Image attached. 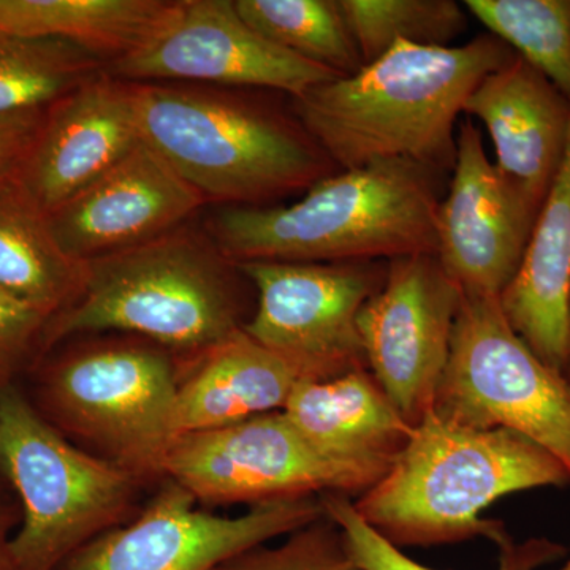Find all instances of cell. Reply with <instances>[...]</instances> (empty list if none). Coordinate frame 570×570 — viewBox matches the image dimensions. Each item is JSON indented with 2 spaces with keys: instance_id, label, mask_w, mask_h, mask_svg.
<instances>
[{
  "instance_id": "cell-8",
  "label": "cell",
  "mask_w": 570,
  "mask_h": 570,
  "mask_svg": "<svg viewBox=\"0 0 570 570\" xmlns=\"http://www.w3.org/2000/svg\"><path fill=\"white\" fill-rule=\"evenodd\" d=\"M431 411L456 426L515 431L570 472V382L517 335L497 296L461 292Z\"/></svg>"
},
{
  "instance_id": "cell-14",
  "label": "cell",
  "mask_w": 570,
  "mask_h": 570,
  "mask_svg": "<svg viewBox=\"0 0 570 570\" xmlns=\"http://www.w3.org/2000/svg\"><path fill=\"white\" fill-rule=\"evenodd\" d=\"M538 217L487 156L479 127L461 124L438 212L436 253L461 292L499 298L519 272Z\"/></svg>"
},
{
  "instance_id": "cell-5",
  "label": "cell",
  "mask_w": 570,
  "mask_h": 570,
  "mask_svg": "<svg viewBox=\"0 0 570 570\" xmlns=\"http://www.w3.org/2000/svg\"><path fill=\"white\" fill-rule=\"evenodd\" d=\"M235 264L186 228L85 264L80 295L48 322L47 351L82 333L121 332L197 358L243 328Z\"/></svg>"
},
{
  "instance_id": "cell-26",
  "label": "cell",
  "mask_w": 570,
  "mask_h": 570,
  "mask_svg": "<svg viewBox=\"0 0 570 570\" xmlns=\"http://www.w3.org/2000/svg\"><path fill=\"white\" fill-rule=\"evenodd\" d=\"M464 6L570 100V0H466Z\"/></svg>"
},
{
  "instance_id": "cell-15",
  "label": "cell",
  "mask_w": 570,
  "mask_h": 570,
  "mask_svg": "<svg viewBox=\"0 0 570 570\" xmlns=\"http://www.w3.org/2000/svg\"><path fill=\"white\" fill-rule=\"evenodd\" d=\"M204 205L205 198L140 141L48 219L63 253L86 264L170 234Z\"/></svg>"
},
{
  "instance_id": "cell-1",
  "label": "cell",
  "mask_w": 570,
  "mask_h": 570,
  "mask_svg": "<svg viewBox=\"0 0 570 570\" xmlns=\"http://www.w3.org/2000/svg\"><path fill=\"white\" fill-rule=\"evenodd\" d=\"M515 56L490 32L460 47L396 41L355 75L294 99L292 108L340 170L401 159L450 175L456 160V119L468 97Z\"/></svg>"
},
{
  "instance_id": "cell-31",
  "label": "cell",
  "mask_w": 570,
  "mask_h": 570,
  "mask_svg": "<svg viewBox=\"0 0 570 570\" xmlns=\"http://www.w3.org/2000/svg\"><path fill=\"white\" fill-rule=\"evenodd\" d=\"M11 512L0 493V570L14 569L13 551H11Z\"/></svg>"
},
{
  "instance_id": "cell-24",
  "label": "cell",
  "mask_w": 570,
  "mask_h": 570,
  "mask_svg": "<svg viewBox=\"0 0 570 570\" xmlns=\"http://www.w3.org/2000/svg\"><path fill=\"white\" fill-rule=\"evenodd\" d=\"M264 39L306 61L351 77L365 67L337 0H235Z\"/></svg>"
},
{
  "instance_id": "cell-35",
  "label": "cell",
  "mask_w": 570,
  "mask_h": 570,
  "mask_svg": "<svg viewBox=\"0 0 570 570\" xmlns=\"http://www.w3.org/2000/svg\"><path fill=\"white\" fill-rule=\"evenodd\" d=\"M560 570H570V560Z\"/></svg>"
},
{
  "instance_id": "cell-6",
  "label": "cell",
  "mask_w": 570,
  "mask_h": 570,
  "mask_svg": "<svg viewBox=\"0 0 570 570\" xmlns=\"http://www.w3.org/2000/svg\"><path fill=\"white\" fill-rule=\"evenodd\" d=\"M0 472L20 498L14 569L58 570L71 554L132 520L137 472L63 436L17 389L0 390Z\"/></svg>"
},
{
  "instance_id": "cell-30",
  "label": "cell",
  "mask_w": 570,
  "mask_h": 570,
  "mask_svg": "<svg viewBox=\"0 0 570 570\" xmlns=\"http://www.w3.org/2000/svg\"><path fill=\"white\" fill-rule=\"evenodd\" d=\"M43 111L0 115V154H24L39 132Z\"/></svg>"
},
{
  "instance_id": "cell-23",
  "label": "cell",
  "mask_w": 570,
  "mask_h": 570,
  "mask_svg": "<svg viewBox=\"0 0 570 570\" xmlns=\"http://www.w3.org/2000/svg\"><path fill=\"white\" fill-rule=\"evenodd\" d=\"M102 70V59L71 41L0 31V115L43 111Z\"/></svg>"
},
{
  "instance_id": "cell-17",
  "label": "cell",
  "mask_w": 570,
  "mask_h": 570,
  "mask_svg": "<svg viewBox=\"0 0 570 570\" xmlns=\"http://www.w3.org/2000/svg\"><path fill=\"white\" fill-rule=\"evenodd\" d=\"M464 112L485 124L499 174L540 214L568 151V97L517 55L479 82Z\"/></svg>"
},
{
  "instance_id": "cell-28",
  "label": "cell",
  "mask_w": 570,
  "mask_h": 570,
  "mask_svg": "<svg viewBox=\"0 0 570 570\" xmlns=\"http://www.w3.org/2000/svg\"><path fill=\"white\" fill-rule=\"evenodd\" d=\"M216 570H362L347 549L346 538L328 515L299 528L279 546L254 547Z\"/></svg>"
},
{
  "instance_id": "cell-3",
  "label": "cell",
  "mask_w": 570,
  "mask_h": 570,
  "mask_svg": "<svg viewBox=\"0 0 570 570\" xmlns=\"http://www.w3.org/2000/svg\"><path fill=\"white\" fill-rule=\"evenodd\" d=\"M568 483L564 464L531 439L504 428L452 425L430 411L384 478L352 502L397 549L474 538L498 546L509 532L482 519L483 510L505 494Z\"/></svg>"
},
{
  "instance_id": "cell-9",
  "label": "cell",
  "mask_w": 570,
  "mask_h": 570,
  "mask_svg": "<svg viewBox=\"0 0 570 570\" xmlns=\"http://www.w3.org/2000/svg\"><path fill=\"white\" fill-rule=\"evenodd\" d=\"M390 468L330 455L283 411L176 438L157 468L198 504H262L279 499L344 494L358 498Z\"/></svg>"
},
{
  "instance_id": "cell-4",
  "label": "cell",
  "mask_w": 570,
  "mask_h": 570,
  "mask_svg": "<svg viewBox=\"0 0 570 570\" xmlns=\"http://www.w3.org/2000/svg\"><path fill=\"white\" fill-rule=\"evenodd\" d=\"M141 141L205 202L265 206L340 171L296 118L269 105L132 82Z\"/></svg>"
},
{
  "instance_id": "cell-21",
  "label": "cell",
  "mask_w": 570,
  "mask_h": 570,
  "mask_svg": "<svg viewBox=\"0 0 570 570\" xmlns=\"http://www.w3.org/2000/svg\"><path fill=\"white\" fill-rule=\"evenodd\" d=\"M82 281L85 264L63 253L48 214L14 175L0 183V291L52 318L80 295Z\"/></svg>"
},
{
  "instance_id": "cell-12",
  "label": "cell",
  "mask_w": 570,
  "mask_h": 570,
  "mask_svg": "<svg viewBox=\"0 0 570 570\" xmlns=\"http://www.w3.org/2000/svg\"><path fill=\"white\" fill-rule=\"evenodd\" d=\"M104 71L127 82L247 86L284 92L292 99L341 78L264 39L239 17L235 0L168 2L148 37L132 51L105 63Z\"/></svg>"
},
{
  "instance_id": "cell-27",
  "label": "cell",
  "mask_w": 570,
  "mask_h": 570,
  "mask_svg": "<svg viewBox=\"0 0 570 570\" xmlns=\"http://www.w3.org/2000/svg\"><path fill=\"white\" fill-rule=\"evenodd\" d=\"M325 515L335 521L346 538L347 549L362 570H436L411 560L382 538L354 508L352 498L344 494H322ZM498 570H539L560 560L564 547L553 540L534 538L515 542L510 535L498 543Z\"/></svg>"
},
{
  "instance_id": "cell-32",
  "label": "cell",
  "mask_w": 570,
  "mask_h": 570,
  "mask_svg": "<svg viewBox=\"0 0 570 570\" xmlns=\"http://www.w3.org/2000/svg\"><path fill=\"white\" fill-rule=\"evenodd\" d=\"M22 156L24 154H0V183L17 174Z\"/></svg>"
},
{
  "instance_id": "cell-7",
  "label": "cell",
  "mask_w": 570,
  "mask_h": 570,
  "mask_svg": "<svg viewBox=\"0 0 570 570\" xmlns=\"http://www.w3.org/2000/svg\"><path fill=\"white\" fill-rule=\"evenodd\" d=\"M178 384L171 352L145 340L91 341L45 367L41 415L89 452L142 479L159 478L175 441Z\"/></svg>"
},
{
  "instance_id": "cell-29",
  "label": "cell",
  "mask_w": 570,
  "mask_h": 570,
  "mask_svg": "<svg viewBox=\"0 0 570 570\" xmlns=\"http://www.w3.org/2000/svg\"><path fill=\"white\" fill-rule=\"evenodd\" d=\"M50 316L0 291V390L13 379L37 348H41Z\"/></svg>"
},
{
  "instance_id": "cell-22",
  "label": "cell",
  "mask_w": 570,
  "mask_h": 570,
  "mask_svg": "<svg viewBox=\"0 0 570 570\" xmlns=\"http://www.w3.org/2000/svg\"><path fill=\"white\" fill-rule=\"evenodd\" d=\"M167 6L160 0H0V31L71 41L110 62L146 39Z\"/></svg>"
},
{
  "instance_id": "cell-34",
  "label": "cell",
  "mask_w": 570,
  "mask_h": 570,
  "mask_svg": "<svg viewBox=\"0 0 570 570\" xmlns=\"http://www.w3.org/2000/svg\"><path fill=\"white\" fill-rule=\"evenodd\" d=\"M564 376L568 377V381L570 382V356H569L568 365H566V367H564Z\"/></svg>"
},
{
  "instance_id": "cell-20",
  "label": "cell",
  "mask_w": 570,
  "mask_h": 570,
  "mask_svg": "<svg viewBox=\"0 0 570 570\" xmlns=\"http://www.w3.org/2000/svg\"><path fill=\"white\" fill-rule=\"evenodd\" d=\"M283 412L330 455L387 468L414 431L370 370L299 382Z\"/></svg>"
},
{
  "instance_id": "cell-11",
  "label": "cell",
  "mask_w": 570,
  "mask_h": 570,
  "mask_svg": "<svg viewBox=\"0 0 570 570\" xmlns=\"http://www.w3.org/2000/svg\"><path fill=\"white\" fill-rule=\"evenodd\" d=\"M132 520L104 532L58 570H216L243 551L283 538L325 515L321 497L250 505L239 517L216 515L171 479Z\"/></svg>"
},
{
  "instance_id": "cell-16",
  "label": "cell",
  "mask_w": 570,
  "mask_h": 570,
  "mask_svg": "<svg viewBox=\"0 0 570 570\" xmlns=\"http://www.w3.org/2000/svg\"><path fill=\"white\" fill-rule=\"evenodd\" d=\"M140 141L132 82L102 70L51 105L14 178L48 214L107 174Z\"/></svg>"
},
{
  "instance_id": "cell-13",
  "label": "cell",
  "mask_w": 570,
  "mask_h": 570,
  "mask_svg": "<svg viewBox=\"0 0 570 570\" xmlns=\"http://www.w3.org/2000/svg\"><path fill=\"white\" fill-rule=\"evenodd\" d=\"M461 288L436 255L389 261L358 316L367 370L411 425L433 409L452 343Z\"/></svg>"
},
{
  "instance_id": "cell-2",
  "label": "cell",
  "mask_w": 570,
  "mask_h": 570,
  "mask_svg": "<svg viewBox=\"0 0 570 570\" xmlns=\"http://www.w3.org/2000/svg\"><path fill=\"white\" fill-rule=\"evenodd\" d=\"M449 175L411 160L340 170L288 206H228L216 246L245 262H389L438 253V212Z\"/></svg>"
},
{
  "instance_id": "cell-33",
  "label": "cell",
  "mask_w": 570,
  "mask_h": 570,
  "mask_svg": "<svg viewBox=\"0 0 570 570\" xmlns=\"http://www.w3.org/2000/svg\"><path fill=\"white\" fill-rule=\"evenodd\" d=\"M568 326H569V356H570V294H569V309H568Z\"/></svg>"
},
{
  "instance_id": "cell-19",
  "label": "cell",
  "mask_w": 570,
  "mask_h": 570,
  "mask_svg": "<svg viewBox=\"0 0 570 570\" xmlns=\"http://www.w3.org/2000/svg\"><path fill=\"white\" fill-rule=\"evenodd\" d=\"M570 138L560 174L532 230L512 283L499 296L517 335L547 365L569 362Z\"/></svg>"
},
{
  "instance_id": "cell-25",
  "label": "cell",
  "mask_w": 570,
  "mask_h": 570,
  "mask_svg": "<svg viewBox=\"0 0 570 570\" xmlns=\"http://www.w3.org/2000/svg\"><path fill=\"white\" fill-rule=\"evenodd\" d=\"M363 62L392 50L396 41L419 47H450L468 28L453 0H337Z\"/></svg>"
},
{
  "instance_id": "cell-18",
  "label": "cell",
  "mask_w": 570,
  "mask_h": 570,
  "mask_svg": "<svg viewBox=\"0 0 570 570\" xmlns=\"http://www.w3.org/2000/svg\"><path fill=\"white\" fill-rule=\"evenodd\" d=\"M303 381L298 366L238 330L179 376L175 439L283 411Z\"/></svg>"
},
{
  "instance_id": "cell-10",
  "label": "cell",
  "mask_w": 570,
  "mask_h": 570,
  "mask_svg": "<svg viewBox=\"0 0 570 570\" xmlns=\"http://www.w3.org/2000/svg\"><path fill=\"white\" fill-rule=\"evenodd\" d=\"M389 262H245L257 307L243 330L298 366L309 381L367 370L358 316L381 291Z\"/></svg>"
}]
</instances>
